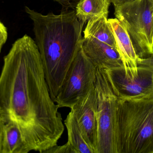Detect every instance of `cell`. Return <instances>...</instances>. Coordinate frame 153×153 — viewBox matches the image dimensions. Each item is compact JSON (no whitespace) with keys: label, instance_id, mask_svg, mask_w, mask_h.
<instances>
[{"label":"cell","instance_id":"6da1fadb","mask_svg":"<svg viewBox=\"0 0 153 153\" xmlns=\"http://www.w3.org/2000/svg\"><path fill=\"white\" fill-rule=\"evenodd\" d=\"M0 75V116L20 130L30 152L57 145L65 130L60 108L50 95L36 41L25 35L4 58Z\"/></svg>","mask_w":153,"mask_h":153},{"label":"cell","instance_id":"7a4b0ae2","mask_svg":"<svg viewBox=\"0 0 153 153\" xmlns=\"http://www.w3.org/2000/svg\"><path fill=\"white\" fill-rule=\"evenodd\" d=\"M33 31L50 95L55 102L82 46L84 23L75 10L44 15L25 6Z\"/></svg>","mask_w":153,"mask_h":153},{"label":"cell","instance_id":"3957f363","mask_svg":"<svg viewBox=\"0 0 153 153\" xmlns=\"http://www.w3.org/2000/svg\"><path fill=\"white\" fill-rule=\"evenodd\" d=\"M116 153H153V97L118 98Z\"/></svg>","mask_w":153,"mask_h":153},{"label":"cell","instance_id":"277c9868","mask_svg":"<svg viewBox=\"0 0 153 153\" xmlns=\"http://www.w3.org/2000/svg\"><path fill=\"white\" fill-rule=\"evenodd\" d=\"M153 5L150 0H135L115 8V15L124 25L138 57L153 54Z\"/></svg>","mask_w":153,"mask_h":153},{"label":"cell","instance_id":"5b68a950","mask_svg":"<svg viewBox=\"0 0 153 153\" xmlns=\"http://www.w3.org/2000/svg\"><path fill=\"white\" fill-rule=\"evenodd\" d=\"M98 93L96 153H116L115 122L118 97L104 68L96 67Z\"/></svg>","mask_w":153,"mask_h":153},{"label":"cell","instance_id":"8992f818","mask_svg":"<svg viewBox=\"0 0 153 153\" xmlns=\"http://www.w3.org/2000/svg\"><path fill=\"white\" fill-rule=\"evenodd\" d=\"M96 67L81 48L55 102L59 108H71L96 82Z\"/></svg>","mask_w":153,"mask_h":153},{"label":"cell","instance_id":"52a82bcc","mask_svg":"<svg viewBox=\"0 0 153 153\" xmlns=\"http://www.w3.org/2000/svg\"><path fill=\"white\" fill-rule=\"evenodd\" d=\"M111 87L118 98L137 99L153 97V71L138 67V73L126 72L124 66L106 69Z\"/></svg>","mask_w":153,"mask_h":153},{"label":"cell","instance_id":"ba28073f","mask_svg":"<svg viewBox=\"0 0 153 153\" xmlns=\"http://www.w3.org/2000/svg\"><path fill=\"white\" fill-rule=\"evenodd\" d=\"M98 93L95 83L71 108L86 143L96 153Z\"/></svg>","mask_w":153,"mask_h":153},{"label":"cell","instance_id":"9c48e42d","mask_svg":"<svg viewBox=\"0 0 153 153\" xmlns=\"http://www.w3.org/2000/svg\"><path fill=\"white\" fill-rule=\"evenodd\" d=\"M81 48L96 67L111 69L123 66L117 49L91 37H84Z\"/></svg>","mask_w":153,"mask_h":153},{"label":"cell","instance_id":"30bf717a","mask_svg":"<svg viewBox=\"0 0 153 153\" xmlns=\"http://www.w3.org/2000/svg\"><path fill=\"white\" fill-rule=\"evenodd\" d=\"M108 20L113 31L117 49L122 59L125 70L132 73H137V61L139 58L126 28L117 18L108 19Z\"/></svg>","mask_w":153,"mask_h":153},{"label":"cell","instance_id":"8fae6325","mask_svg":"<svg viewBox=\"0 0 153 153\" xmlns=\"http://www.w3.org/2000/svg\"><path fill=\"white\" fill-rule=\"evenodd\" d=\"M84 37H91L117 49L116 40L108 17L102 16L88 21Z\"/></svg>","mask_w":153,"mask_h":153},{"label":"cell","instance_id":"7c38bea8","mask_svg":"<svg viewBox=\"0 0 153 153\" xmlns=\"http://www.w3.org/2000/svg\"><path fill=\"white\" fill-rule=\"evenodd\" d=\"M110 0H80L75 7L76 16L84 23L95 18L108 17Z\"/></svg>","mask_w":153,"mask_h":153},{"label":"cell","instance_id":"4fadbf2b","mask_svg":"<svg viewBox=\"0 0 153 153\" xmlns=\"http://www.w3.org/2000/svg\"><path fill=\"white\" fill-rule=\"evenodd\" d=\"M30 152L20 130L13 123H5L1 153Z\"/></svg>","mask_w":153,"mask_h":153},{"label":"cell","instance_id":"5bb4252c","mask_svg":"<svg viewBox=\"0 0 153 153\" xmlns=\"http://www.w3.org/2000/svg\"><path fill=\"white\" fill-rule=\"evenodd\" d=\"M64 124L68 133L67 143L75 153H94L85 140L76 118L71 111L67 115Z\"/></svg>","mask_w":153,"mask_h":153},{"label":"cell","instance_id":"9a60e30c","mask_svg":"<svg viewBox=\"0 0 153 153\" xmlns=\"http://www.w3.org/2000/svg\"><path fill=\"white\" fill-rule=\"evenodd\" d=\"M45 153H75V152L67 143L61 146L56 145L53 146Z\"/></svg>","mask_w":153,"mask_h":153},{"label":"cell","instance_id":"2e32d148","mask_svg":"<svg viewBox=\"0 0 153 153\" xmlns=\"http://www.w3.org/2000/svg\"><path fill=\"white\" fill-rule=\"evenodd\" d=\"M60 4L64 10H75L80 0H53Z\"/></svg>","mask_w":153,"mask_h":153},{"label":"cell","instance_id":"e0dca14e","mask_svg":"<svg viewBox=\"0 0 153 153\" xmlns=\"http://www.w3.org/2000/svg\"><path fill=\"white\" fill-rule=\"evenodd\" d=\"M138 67L148 68L153 71V54L149 57L140 58L137 61Z\"/></svg>","mask_w":153,"mask_h":153},{"label":"cell","instance_id":"ac0fdd59","mask_svg":"<svg viewBox=\"0 0 153 153\" xmlns=\"http://www.w3.org/2000/svg\"><path fill=\"white\" fill-rule=\"evenodd\" d=\"M8 31L4 24L0 21V53L8 39Z\"/></svg>","mask_w":153,"mask_h":153},{"label":"cell","instance_id":"d6986e66","mask_svg":"<svg viewBox=\"0 0 153 153\" xmlns=\"http://www.w3.org/2000/svg\"><path fill=\"white\" fill-rule=\"evenodd\" d=\"M5 123L0 116V153L2 152L3 139Z\"/></svg>","mask_w":153,"mask_h":153},{"label":"cell","instance_id":"ffe728a7","mask_svg":"<svg viewBox=\"0 0 153 153\" xmlns=\"http://www.w3.org/2000/svg\"><path fill=\"white\" fill-rule=\"evenodd\" d=\"M134 1L135 0H110L111 2H112L114 5L115 8L122 5L124 4L130 2Z\"/></svg>","mask_w":153,"mask_h":153},{"label":"cell","instance_id":"44dd1931","mask_svg":"<svg viewBox=\"0 0 153 153\" xmlns=\"http://www.w3.org/2000/svg\"><path fill=\"white\" fill-rule=\"evenodd\" d=\"M150 1H151V2L152 3V4L153 5V0H150Z\"/></svg>","mask_w":153,"mask_h":153},{"label":"cell","instance_id":"7402d4cb","mask_svg":"<svg viewBox=\"0 0 153 153\" xmlns=\"http://www.w3.org/2000/svg\"></svg>","mask_w":153,"mask_h":153},{"label":"cell","instance_id":"603a6c76","mask_svg":"<svg viewBox=\"0 0 153 153\" xmlns=\"http://www.w3.org/2000/svg\"></svg>","mask_w":153,"mask_h":153}]
</instances>
